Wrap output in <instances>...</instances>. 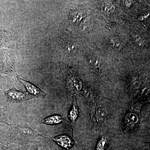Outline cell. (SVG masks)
Instances as JSON below:
<instances>
[{
    "label": "cell",
    "instance_id": "obj_1",
    "mask_svg": "<svg viewBox=\"0 0 150 150\" xmlns=\"http://www.w3.org/2000/svg\"><path fill=\"white\" fill-rule=\"evenodd\" d=\"M10 127L11 132L8 138L9 143L26 144L38 137H42L47 139V137L35 131L24 122H22L17 126H13L11 125Z\"/></svg>",
    "mask_w": 150,
    "mask_h": 150
},
{
    "label": "cell",
    "instance_id": "obj_2",
    "mask_svg": "<svg viewBox=\"0 0 150 150\" xmlns=\"http://www.w3.org/2000/svg\"><path fill=\"white\" fill-rule=\"evenodd\" d=\"M6 97L7 100L12 103H19L26 101L34 98L27 92H23L12 88L4 92Z\"/></svg>",
    "mask_w": 150,
    "mask_h": 150
},
{
    "label": "cell",
    "instance_id": "obj_3",
    "mask_svg": "<svg viewBox=\"0 0 150 150\" xmlns=\"http://www.w3.org/2000/svg\"><path fill=\"white\" fill-rule=\"evenodd\" d=\"M16 78L24 86L27 91V92L34 98H45L47 97V94L46 92L43 91V90L33 84L32 83L23 79L18 76H16Z\"/></svg>",
    "mask_w": 150,
    "mask_h": 150
},
{
    "label": "cell",
    "instance_id": "obj_4",
    "mask_svg": "<svg viewBox=\"0 0 150 150\" xmlns=\"http://www.w3.org/2000/svg\"><path fill=\"white\" fill-rule=\"evenodd\" d=\"M52 140L62 147L69 150L74 144V140L67 135H62L54 137Z\"/></svg>",
    "mask_w": 150,
    "mask_h": 150
},
{
    "label": "cell",
    "instance_id": "obj_5",
    "mask_svg": "<svg viewBox=\"0 0 150 150\" xmlns=\"http://www.w3.org/2000/svg\"><path fill=\"white\" fill-rule=\"evenodd\" d=\"M63 118L61 115H51L46 118L40 117L38 119V123L47 125H56L62 123Z\"/></svg>",
    "mask_w": 150,
    "mask_h": 150
},
{
    "label": "cell",
    "instance_id": "obj_6",
    "mask_svg": "<svg viewBox=\"0 0 150 150\" xmlns=\"http://www.w3.org/2000/svg\"><path fill=\"white\" fill-rule=\"evenodd\" d=\"M11 34L6 30L0 28V48H8L12 40Z\"/></svg>",
    "mask_w": 150,
    "mask_h": 150
},
{
    "label": "cell",
    "instance_id": "obj_7",
    "mask_svg": "<svg viewBox=\"0 0 150 150\" xmlns=\"http://www.w3.org/2000/svg\"><path fill=\"white\" fill-rule=\"evenodd\" d=\"M139 118L138 115L134 112H128L125 118V123L129 127H133L138 123Z\"/></svg>",
    "mask_w": 150,
    "mask_h": 150
},
{
    "label": "cell",
    "instance_id": "obj_8",
    "mask_svg": "<svg viewBox=\"0 0 150 150\" xmlns=\"http://www.w3.org/2000/svg\"><path fill=\"white\" fill-rule=\"evenodd\" d=\"M79 115V108L76 99H74L72 106L69 113V118L72 123H74L77 119Z\"/></svg>",
    "mask_w": 150,
    "mask_h": 150
},
{
    "label": "cell",
    "instance_id": "obj_9",
    "mask_svg": "<svg viewBox=\"0 0 150 150\" xmlns=\"http://www.w3.org/2000/svg\"><path fill=\"white\" fill-rule=\"evenodd\" d=\"M108 144V140L107 137L103 136L98 142L95 150H105Z\"/></svg>",
    "mask_w": 150,
    "mask_h": 150
},
{
    "label": "cell",
    "instance_id": "obj_10",
    "mask_svg": "<svg viewBox=\"0 0 150 150\" xmlns=\"http://www.w3.org/2000/svg\"><path fill=\"white\" fill-rule=\"evenodd\" d=\"M64 48L66 52L70 54H75L77 50V48L76 44L71 42L65 43Z\"/></svg>",
    "mask_w": 150,
    "mask_h": 150
},
{
    "label": "cell",
    "instance_id": "obj_11",
    "mask_svg": "<svg viewBox=\"0 0 150 150\" xmlns=\"http://www.w3.org/2000/svg\"><path fill=\"white\" fill-rule=\"evenodd\" d=\"M0 123H4L8 126H11L10 121L8 117V114L4 108H0Z\"/></svg>",
    "mask_w": 150,
    "mask_h": 150
},
{
    "label": "cell",
    "instance_id": "obj_12",
    "mask_svg": "<svg viewBox=\"0 0 150 150\" xmlns=\"http://www.w3.org/2000/svg\"><path fill=\"white\" fill-rule=\"evenodd\" d=\"M68 85L73 91H79V81L75 78H70L68 80Z\"/></svg>",
    "mask_w": 150,
    "mask_h": 150
},
{
    "label": "cell",
    "instance_id": "obj_13",
    "mask_svg": "<svg viewBox=\"0 0 150 150\" xmlns=\"http://www.w3.org/2000/svg\"><path fill=\"white\" fill-rule=\"evenodd\" d=\"M110 43L113 48L117 50H120L122 48V43L120 39L116 37L112 38L110 40Z\"/></svg>",
    "mask_w": 150,
    "mask_h": 150
},
{
    "label": "cell",
    "instance_id": "obj_14",
    "mask_svg": "<svg viewBox=\"0 0 150 150\" xmlns=\"http://www.w3.org/2000/svg\"><path fill=\"white\" fill-rule=\"evenodd\" d=\"M104 11L108 13H111L114 10V7L110 3H107L104 6Z\"/></svg>",
    "mask_w": 150,
    "mask_h": 150
},
{
    "label": "cell",
    "instance_id": "obj_15",
    "mask_svg": "<svg viewBox=\"0 0 150 150\" xmlns=\"http://www.w3.org/2000/svg\"><path fill=\"white\" fill-rule=\"evenodd\" d=\"M133 39L136 45L141 46L143 44V40L139 35H135Z\"/></svg>",
    "mask_w": 150,
    "mask_h": 150
},
{
    "label": "cell",
    "instance_id": "obj_16",
    "mask_svg": "<svg viewBox=\"0 0 150 150\" xmlns=\"http://www.w3.org/2000/svg\"><path fill=\"white\" fill-rule=\"evenodd\" d=\"M90 148V144H86L85 146H84L83 150H89Z\"/></svg>",
    "mask_w": 150,
    "mask_h": 150
},
{
    "label": "cell",
    "instance_id": "obj_17",
    "mask_svg": "<svg viewBox=\"0 0 150 150\" xmlns=\"http://www.w3.org/2000/svg\"><path fill=\"white\" fill-rule=\"evenodd\" d=\"M3 143H4V142H3L2 139L0 137V145L2 144Z\"/></svg>",
    "mask_w": 150,
    "mask_h": 150
},
{
    "label": "cell",
    "instance_id": "obj_18",
    "mask_svg": "<svg viewBox=\"0 0 150 150\" xmlns=\"http://www.w3.org/2000/svg\"><path fill=\"white\" fill-rule=\"evenodd\" d=\"M2 88V85H1V77L0 76V89Z\"/></svg>",
    "mask_w": 150,
    "mask_h": 150
},
{
    "label": "cell",
    "instance_id": "obj_19",
    "mask_svg": "<svg viewBox=\"0 0 150 150\" xmlns=\"http://www.w3.org/2000/svg\"></svg>",
    "mask_w": 150,
    "mask_h": 150
}]
</instances>
